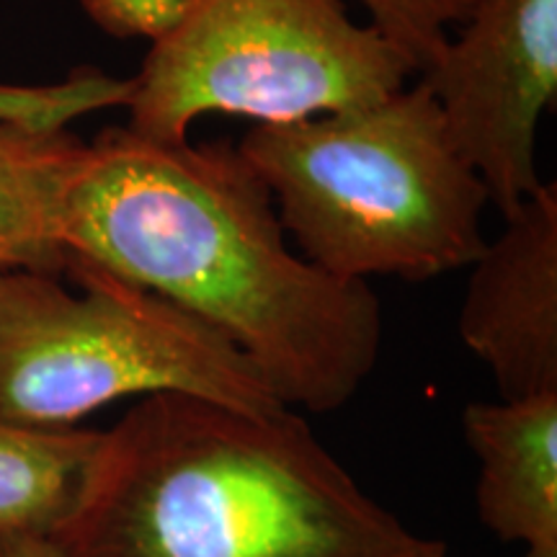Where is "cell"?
<instances>
[{
  "label": "cell",
  "instance_id": "cell-3",
  "mask_svg": "<svg viewBox=\"0 0 557 557\" xmlns=\"http://www.w3.org/2000/svg\"><path fill=\"white\" fill-rule=\"evenodd\" d=\"M238 150L284 233L333 276L426 282L470 269L487 243L491 194L423 81L367 107L256 124Z\"/></svg>",
  "mask_w": 557,
  "mask_h": 557
},
{
  "label": "cell",
  "instance_id": "cell-9",
  "mask_svg": "<svg viewBox=\"0 0 557 557\" xmlns=\"http://www.w3.org/2000/svg\"><path fill=\"white\" fill-rule=\"evenodd\" d=\"M88 143L65 129L0 122V271L62 276V207Z\"/></svg>",
  "mask_w": 557,
  "mask_h": 557
},
{
  "label": "cell",
  "instance_id": "cell-10",
  "mask_svg": "<svg viewBox=\"0 0 557 557\" xmlns=\"http://www.w3.org/2000/svg\"><path fill=\"white\" fill-rule=\"evenodd\" d=\"M103 431L32 429L0 418V529L58 537L86 491Z\"/></svg>",
  "mask_w": 557,
  "mask_h": 557
},
{
  "label": "cell",
  "instance_id": "cell-5",
  "mask_svg": "<svg viewBox=\"0 0 557 557\" xmlns=\"http://www.w3.org/2000/svg\"><path fill=\"white\" fill-rule=\"evenodd\" d=\"M413 70L344 0H191L150 45L127 99L135 135L184 143L205 114L308 120L398 94Z\"/></svg>",
  "mask_w": 557,
  "mask_h": 557
},
{
  "label": "cell",
  "instance_id": "cell-4",
  "mask_svg": "<svg viewBox=\"0 0 557 557\" xmlns=\"http://www.w3.org/2000/svg\"><path fill=\"white\" fill-rule=\"evenodd\" d=\"M60 276L0 271V418L16 426L73 429L129 398L184 393L276 413L259 367L205 320L107 271L70 263Z\"/></svg>",
  "mask_w": 557,
  "mask_h": 557
},
{
  "label": "cell",
  "instance_id": "cell-6",
  "mask_svg": "<svg viewBox=\"0 0 557 557\" xmlns=\"http://www.w3.org/2000/svg\"><path fill=\"white\" fill-rule=\"evenodd\" d=\"M421 81L504 218L545 184L537 127L557 103V0H475Z\"/></svg>",
  "mask_w": 557,
  "mask_h": 557
},
{
  "label": "cell",
  "instance_id": "cell-14",
  "mask_svg": "<svg viewBox=\"0 0 557 557\" xmlns=\"http://www.w3.org/2000/svg\"><path fill=\"white\" fill-rule=\"evenodd\" d=\"M0 557H67L52 537L0 529Z\"/></svg>",
  "mask_w": 557,
  "mask_h": 557
},
{
  "label": "cell",
  "instance_id": "cell-13",
  "mask_svg": "<svg viewBox=\"0 0 557 557\" xmlns=\"http://www.w3.org/2000/svg\"><path fill=\"white\" fill-rule=\"evenodd\" d=\"M191 0H81L86 16L114 39H165L184 21Z\"/></svg>",
  "mask_w": 557,
  "mask_h": 557
},
{
  "label": "cell",
  "instance_id": "cell-1",
  "mask_svg": "<svg viewBox=\"0 0 557 557\" xmlns=\"http://www.w3.org/2000/svg\"><path fill=\"white\" fill-rule=\"evenodd\" d=\"M62 246L67 267L107 271L227 336L287 408L338 410L380 359V297L289 248L269 186L230 139L107 127L67 189Z\"/></svg>",
  "mask_w": 557,
  "mask_h": 557
},
{
  "label": "cell",
  "instance_id": "cell-12",
  "mask_svg": "<svg viewBox=\"0 0 557 557\" xmlns=\"http://www.w3.org/2000/svg\"><path fill=\"white\" fill-rule=\"evenodd\" d=\"M369 24L403 54L413 75H426L442 58L451 32L468 18L475 0H354Z\"/></svg>",
  "mask_w": 557,
  "mask_h": 557
},
{
  "label": "cell",
  "instance_id": "cell-8",
  "mask_svg": "<svg viewBox=\"0 0 557 557\" xmlns=\"http://www.w3.org/2000/svg\"><path fill=\"white\" fill-rule=\"evenodd\" d=\"M462 429L480 462V521L527 557H557V389L470 403Z\"/></svg>",
  "mask_w": 557,
  "mask_h": 557
},
{
  "label": "cell",
  "instance_id": "cell-7",
  "mask_svg": "<svg viewBox=\"0 0 557 557\" xmlns=\"http://www.w3.org/2000/svg\"><path fill=\"white\" fill-rule=\"evenodd\" d=\"M459 338L491 367L500 400L557 389V184H542L470 267Z\"/></svg>",
  "mask_w": 557,
  "mask_h": 557
},
{
  "label": "cell",
  "instance_id": "cell-11",
  "mask_svg": "<svg viewBox=\"0 0 557 557\" xmlns=\"http://www.w3.org/2000/svg\"><path fill=\"white\" fill-rule=\"evenodd\" d=\"M132 78H114L96 67H78L65 81L45 86L0 83V122L39 129H65L90 111L127 107Z\"/></svg>",
  "mask_w": 557,
  "mask_h": 557
},
{
  "label": "cell",
  "instance_id": "cell-2",
  "mask_svg": "<svg viewBox=\"0 0 557 557\" xmlns=\"http://www.w3.org/2000/svg\"><path fill=\"white\" fill-rule=\"evenodd\" d=\"M67 557H447L282 408L148 395L103 431Z\"/></svg>",
  "mask_w": 557,
  "mask_h": 557
}]
</instances>
